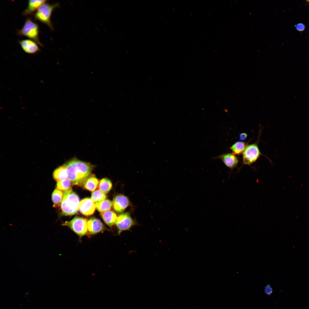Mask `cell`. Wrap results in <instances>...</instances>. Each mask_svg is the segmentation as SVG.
Segmentation results:
<instances>
[{
	"label": "cell",
	"instance_id": "obj_3",
	"mask_svg": "<svg viewBox=\"0 0 309 309\" xmlns=\"http://www.w3.org/2000/svg\"><path fill=\"white\" fill-rule=\"evenodd\" d=\"M59 6V4L58 3L50 4L47 2L42 4L33 15L35 19L46 25L51 30H53L51 18L53 11Z\"/></svg>",
	"mask_w": 309,
	"mask_h": 309
},
{
	"label": "cell",
	"instance_id": "obj_9",
	"mask_svg": "<svg viewBox=\"0 0 309 309\" xmlns=\"http://www.w3.org/2000/svg\"><path fill=\"white\" fill-rule=\"evenodd\" d=\"M96 208L95 204L91 198H85L80 202L79 210L84 215L89 216L93 214Z\"/></svg>",
	"mask_w": 309,
	"mask_h": 309
},
{
	"label": "cell",
	"instance_id": "obj_24",
	"mask_svg": "<svg viewBox=\"0 0 309 309\" xmlns=\"http://www.w3.org/2000/svg\"><path fill=\"white\" fill-rule=\"evenodd\" d=\"M272 289L270 285H268L265 286L264 292L266 294L270 295L272 294Z\"/></svg>",
	"mask_w": 309,
	"mask_h": 309
},
{
	"label": "cell",
	"instance_id": "obj_11",
	"mask_svg": "<svg viewBox=\"0 0 309 309\" xmlns=\"http://www.w3.org/2000/svg\"><path fill=\"white\" fill-rule=\"evenodd\" d=\"M22 49L25 53L29 54H35L40 51L35 42L30 39H25L18 41Z\"/></svg>",
	"mask_w": 309,
	"mask_h": 309
},
{
	"label": "cell",
	"instance_id": "obj_15",
	"mask_svg": "<svg viewBox=\"0 0 309 309\" xmlns=\"http://www.w3.org/2000/svg\"><path fill=\"white\" fill-rule=\"evenodd\" d=\"M53 176L57 182L68 179V175L65 164L56 168L54 171Z\"/></svg>",
	"mask_w": 309,
	"mask_h": 309
},
{
	"label": "cell",
	"instance_id": "obj_6",
	"mask_svg": "<svg viewBox=\"0 0 309 309\" xmlns=\"http://www.w3.org/2000/svg\"><path fill=\"white\" fill-rule=\"evenodd\" d=\"M261 154L257 144L248 145L243 153V163L246 165H251L257 160Z\"/></svg>",
	"mask_w": 309,
	"mask_h": 309
},
{
	"label": "cell",
	"instance_id": "obj_22",
	"mask_svg": "<svg viewBox=\"0 0 309 309\" xmlns=\"http://www.w3.org/2000/svg\"><path fill=\"white\" fill-rule=\"evenodd\" d=\"M71 182L68 179L57 182L56 188L64 192L71 189Z\"/></svg>",
	"mask_w": 309,
	"mask_h": 309
},
{
	"label": "cell",
	"instance_id": "obj_16",
	"mask_svg": "<svg viewBox=\"0 0 309 309\" xmlns=\"http://www.w3.org/2000/svg\"><path fill=\"white\" fill-rule=\"evenodd\" d=\"M99 184L98 180L94 176L91 175L86 181L84 187L86 189L93 192L97 188Z\"/></svg>",
	"mask_w": 309,
	"mask_h": 309
},
{
	"label": "cell",
	"instance_id": "obj_4",
	"mask_svg": "<svg viewBox=\"0 0 309 309\" xmlns=\"http://www.w3.org/2000/svg\"><path fill=\"white\" fill-rule=\"evenodd\" d=\"M39 33L38 24L33 21L30 17L26 19L22 28L17 31V34L18 35L27 37L43 47L39 39Z\"/></svg>",
	"mask_w": 309,
	"mask_h": 309
},
{
	"label": "cell",
	"instance_id": "obj_13",
	"mask_svg": "<svg viewBox=\"0 0 309 309\" xmlns=\"http://www.w3.org/2000/svg\"><path fill=\"white\" fill-rule=\"evenodd\" d=\"M46 0H29L27 8L22 13L23 16H27L31 15L35 11L37 10L39 7L42 4L47 3Z\"/></svg>",
	"mask_w": 309,
	"mask_h": 309
},
{
	"label": "cell",
	"instance_id": "obj_8",
	"mask_svg": "<svg viewBox=\"0 0 309 309\" xmlns=\"http://www.w3.org/2000/svg\"><path fill=\"white\" fill-rule=\"evenodd\" d=\"M130 204L128 198L123 195H119L114 198L112 206L113 209L117 213H122Z\"/></svg>",
	"mask_w": 309,
	"mask_h": 309
},
{
	"label": "cell",
	"instance_id": "obj_12",
	"mask_svg": "<svg viewBox=\"0 0 309 309\" xmlns=\"http://www.w3.org/2000/svg\"><path fill=\"white\" fill-rule=\"evenodd\" d=\"M221 159L228 168L232 170L235 168L238 163V158L233 153H225L221 154L215 158Z\"/></svg>",
	"mask_w": 309,
	"mask_h": 309
},
{
	"label": "cell",
	"instance_id": "obj_25",
	"mask_svg": "<svg viewBox=\"0 0 309 309\" xmlns=\"http://www.w3.org/2000/svg\"><path fill=\"white\" fill-rule=\"evenodd\" d=\"M247 134L245 133H241L239 135V140H244L247 138Z\"/></svg>",
	"mask_w": 309,
	"mask_h": 309
},
{
	"label": "cell",
	"instance_id": "obj_18",
	"mask_svg": "<svg viewBox=\"0 0 309 309\" xmlns=\"http://www.w3.org/2000/svg\"><path fill=\"white\" fill-rule=\"evenodd\" d=\"M96 208L101 213L110 210L112 205V202L108 199H105L96 203Z\"/></svg>",
	"mask_w": 309,
	"mask_h": 309
},
{
	"label": "cell",
	"instance_id": "obj_20",
	"mask_svg": "<svg viewBox=\"0 0 309 309\" xmlns=\"http://www.w3.org/2000/svg\"><path fill=\"white\" fill-rule=\"evenodd\" d=\"M112 186V183L110 180L106 178H103L99 183V189L103 193L106 194L110 191Z\"/></svg>",
	"mask_w": 309,
	"mask_h": 309
},
{
	"label": "cell",
	"instance_id": "obj_14",
	"mask_svg": "<svg viewBox=\"0 0 309 309\" xmlns=\"http://www.w3.org/2000/svg\"><path fill=\"white\" fill-rule=\"evenodd\" d=\"M101 215L106 224L110 227L115 223L118 217L114 211L110 210L102 213Z\"/></svg>",
	"mask_w": 309,
	"mask_h": 309
},
{
	"label": "cell",
	"instance_id": "obj_7",
	"mask_svg": "<svg viewBox=\"0 0 309 309\" xmlns=\"http://www.w3.org/2000/svg\"><path fill=\"white\" fill-rule=\"evenodd\" d=\"M115 224L120 235L122 231L130 229L135 223L129 213H125L118 216Z\"/></svg>",
	"mask_w": 309,
	"mask_h": 309
},
{
	"label": "cell",
	"instance_id": "obj_21",
	"mask_svg": "<svg viewBox=\"0 0 309 309\" xmlns=\"http://www.w3.org/2000/svg\"><path fill=\"white\" fill-rule=\"evenodd\" d=\"M106 196L99 189L96 190L92 193L91 199L95 203L101 201L106 199Z\"/></svg>",
	"mask_w": 309,
	"mask_h": 309
},
{
	"label": "cell",
	"instance_id": "obj_1",
	"mask_svg": "<svg viewBox=\"0 0 309 309\" xmlns=\"http://www.w3.org/2000/svg\"><path fill=\"white\" fill-rule=\"evenodd\" d=\"M68 179L72 184L82 186L90 176L93 167L89 163L76 159L65 164Z\"/></svg>",
	"mask_w": 309,
	"mask_h": 309
},
{
	"label": "cell",
	"instance_id": "obj_19",
	"mask_svg": "<svg viewBox=\"0 0 309 309\" xmlns=\"http://www.w3.org/2000/svg\"><path fill=\"white\" fill-rule=\"evenodd\" d=\"M64 193L57 188L54 191L52 195V199L54 207H56L61 205Z\"/></svg>",
	"mask_w": 309,
	"mask_h": 309
},
{
	"label": "cell",
	"instance_id": "obj_26",
	"mask_svg": "<svg viewBox=\"0 0 309 309\" xmlns=\"http://www.w3.org/2000/svg\"><path fill=\"white\" fill-rule=\"evenodd\" d=\"M306 2H308V3H309V0H306Z\"/></svg>",
	"mask_w": 309,
	"mask_h": 309
},
{
	"label": "cell",
	"instance_id": "obj_17",
	"mask_svg": "<svg viewBox=\"0 0 309 309\" xmlns=\"http://www.w3.org/2000/svg\"><path fill=\"white\" fill-rule=\"evenodd\" d=\"M247 143L243 142H237L230 147V149L235 155H239L243 153L247 146Z\"/></svg>",
	"mask_w": 309,
	"mask_h": 309
},
{
	"label": "cell",
	"instance_id": "obj_2",
	"mask_svg": "<svg viewBox=\"0 0 309 309\" xmlns=\"http://www.w3.org/2000/svg\"><path fill=\"white\" fill-rule=\"evenodd\" d=\"M64 192L60 205L62 213L65 215H74L79 210V197L72 189Z\"/></svg>",
	"mask_w": 309,
	"mask_h": 309
},
{
	"label": "cell",
	"instance_id": "obj_5",
	"mask_svg": "<svg viewBox=\"0 0 309 309\" xmlns=\"http://www.w3.org/2000/svg\"><path fill=\"white\" fill-rule=\"evenodd\" d=\"M87 220L84 218L76 217L69 221H66L62 225L68 227L81 239L83 236H90L88 231Z\"/></svg>",
	"mask_w": 309,
	"mask_h": 309
},
{
	"label": "cell",
	"instance_id": "obj_10",
	"mask_svg": "<svg viewBox=\"0 0 309 309\" xmlns=\"http://www.w3.org/2000/svg\"><path fill=\"white\" fill-rule=\"evenodd\" d=\"M87 225L90 235H96L106 229L99 219L94 217L91 218L88 221Z\"/></svg>",
	"mask_w": 309,
	"mask_h": 309
},
{
	"label": "cell",
	"instance_id": "obj_23",
	"mask_svg": "<svg viewBox=\"0 0 309 309\" xmlns=\"http://www.w3.org/2000/svg\"><path fill=\"white\" fill-rule=\"evenodd\" d=\"M296 30L299 32H302L305 29L306 26L305 25L302 23H298L295 25Z\"/></svg>",
	"mask_w": 309,
	"mask_h": 309
}]
</instances>
